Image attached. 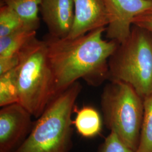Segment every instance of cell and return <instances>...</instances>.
Listing matches in <instances>:
<instances>
[{"instance_id": "cell-10", "label": "cell", "mask_w": 152, "mask_h": 152, "mask_svg": "<svg viewBox=\"0 0 152 152\" xmlns=\"http://www.w3.org/2000/svg\"><path fill=\"white\" fill-rule=\"evenodd\" d=\"M76 117L73 124L79 134L85 137L98 135L102 128V120L98 110L92 107L85 106L76 109Z\"/></svg>"}, {"instance_id": "cell-16", "label": "cell", "mask_w": 152, "mask_h": 152, "mask_svg": "<svg viewBox=\"0 0 152 152\" xmlns=\"http://www.w3.org/2000/svg\"><path fill=\"white\" fill-rule=\"evenodd\" d=\"M99 152H136L126 146L113 131H110Z\"/></svg>"}, {"instance_id": "cell-18", "label": "cell", "mask_w": 152, "mask_h": 152, "mask_svg": "<svg viewBox=\"0 0 152 152\" xmlns=\"http://www.w3.org/2000/svg\"><path fill=\"white\" fill-rule=\"evenodd\" d=\"M19 61V55L14 56L0 58V75L15 68Z\"/></svg>"}, {"instance_id": "cell-11", "label": "cell", "mask_w": 152, "mask_h": 152, "mask_svg": "<svg viewBox=\"0 0 152 152\" xmlns=\"http://www.w3.org/2000/svg\"><path fill=\"white\" fill-rule=\"evenodd\" d=\"M41 2V0H2V4L15 11L27 27L37 31L40 24L38 12Z\"/></svg>"}, {"instance_id": "cell-5", "label": "cell", "mask_w": 152, "mask_h": 152, "mask_svg": "<svg viewBox=\"0 0 152 152\" xmlns=\"http://www.w3.org/2000/svg\"><path fill=\"white\" fill-rule=\"evenodd\" d=\"M101 96L105 124L126 146L136 152L144 115V100L125 82L109 80Z\"/></svg>"}, {"instance_id": "cell-9", "label": "cell", "mask_w": 152, "mask_h": 152, "mask_svg": "<svg viewBox=\"0 0 152 152\" xmlns=\"http://www.w3.org/2000/svg\"><path fill=\"white\" fill-rule=\"evenodd\" d=\"M75 19L67 37L75 38L100 28H106L108 17L103 0H73Z\"/></svg>"}, {"instance_id": "cell-2", "label": "cell", "mask_w": 152, "mask_h": 152, "mask_svg": "<svg viewBox=\"0 0 152 152\" xmlns=\"http://www.w3.org/2000/svg\"><path fill=\"white\" fill-rule=\"evenodd\" d=\"M81 90L78 81L57 95L34 122L25 140L14 152H69L72 143V114Z\"/></svg>"}, {"instance_id": "cell-6", "label": "cell", "mask_w": 152, "mask_h": 152, "mask_svg": "<svg viewBox=\"0 0 152 152\" xmlns=\"http://www.w3.org/2000/svg\"><path fill=\"white\" fill-rule=\"evenodd\" d=\"M108 17L106 37L120 44L129 37L136 16L152 6V0H103Z\"/></svg>"}, {"instance_id": "cell-8", "label": "cell", "mask_w": 152, "mask_h": 152, "mask_svg": "<svg viewBox=\"0 0 152 152\" xmlns=\"http://www.w3.org/2000/svg\"><path fill=\"white\" fill-rule=\"evenodd\" d=\"M39 11L49 34L58 38L68 36L75 19L73 0H41Z\"/></svg>"}, {"instance_id": "cell-17", "label": "cell", "mask_w": 152, "mask_h": 152, "mask_svg": "<svg viewBox=\"0 0 152 152\" xmlns=\"http://www.w3.org/2000/svg\"><path fill=\"white\" fill-rule=\"evenodd\" d=\"M133 25L152 34V6L136 16L134 20Z\"/></svg>"}, {"instance_id": "cell-12", "label": "cell", "mask_w": 152, "mask_h": 152, "mask_svg": "<svg viewBox=\"0 0 152 152\" xmlns=\"http://www.w3.org/2000/svg\"><path fill=\"white\" fill-rule=\"evenodd\" d=\"M37 31L24 28L0 38V58L19 55L20 50L31 39L36 37Z\"/></svg>"}, {"instance_id": "cell-14", "label": "cell", "mask_w": 152, "mask_h": 152, "mask_svg": "<svg viewBox=\"0 0 152 152\" xmlns=\"http://www.w3.org/2000/svg\"><path fill=\"white\" fill-rule=\"evenodd\" d=\"M15 68L0 75V106L18 103Z\"/></svg>"}, {"instance_id": "cell-3", "label": "cell", "mask_w": 152, "mask_h": 152, "mask_svg": "<svg viewBox=\"0 0 152 152\" xmlns=\"http://www.w3.org/2000/svg\"><path fill=\"white\" fill-rule=\"evenodd\" d=\"M19 56L15 67L18 103L38 118L56 96L46 44L35 37L20 50Z\"/></svg>"}, {"instance_id": "cell-13", "label": "cell", "mask_w": 152, "mask_h": 152, "mask_svg": "<svg viewBox=\"0 0 152 152\" xmlns=\"http://www.w3.org/2000/svg\"><path fill=\"white\" fill-rule=\"evenodd\" d=\"M144 115L136 152H152V93L143 99Z\"/></svg>"}, {"instance_id": "cell-15", "label": "cell", "mask_w": 152, "mask_h": 152, "mask_svg": "<svg viewBox=\"0 0 152 152\" xmlns=\"http://www.w3.org/2000/svg\"><path fill=\"white\" fill-rule=\"evenodd\" d=\"M24 28L28 27L15 11L5 5H1L0 38Z\"/></svg>"}, {"instance_id": "cell-4", "label": "cell", "mask_w": 152, "mask_h": 152, "mask_svg": "<svg viewBox=\"0 0 152 152\" xmlns=\"http://www.w3.org/2000/svg\"><path fill=\"white\" fill-rule=\"evenodd\" d=\"M109 80L130 85L144 98L152 93V34L132 26L109 60Z\"/></svg>"}, {"instance_id": "cell-1", "label": "cell", "mask_w": 152, "mask_h": 152, "mask_svg": "<svg viewBox=\"0 0 152 152\" xmlns=\"http://www.w3.org/2000/svg\"><path fill=\"white\" fill-rule=\"evenodd\" d=\"M105 29L98 28L75 38L46 36L56 95L81 78L94 86L109 79V60L119 44L104 39Z\"/></svg>"}, {"instance_id": "cell-7", "label": "cell", "mask_w": 152, "mask_h": 152, "mask_svg": "<svg viewBox=\"0 0 152 152\" xmlns=\"http://www.w3.org/2000/svg\"><path fill=\"white\" fill-rule=\"evenodd\" d=\"M26 109L18 103L0 110V152H14L29 135L34 122Z\"/></svg>"}]
</instances>
